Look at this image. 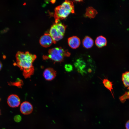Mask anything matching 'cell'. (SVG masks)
Listing matches in <instances>:
<instances>
[{"label":"cell","instance_id":"6da1fadb","mask_svg":"<svg viewBox=\"0 0 129 129\" xmlns=\"http://www.w3.org/2000/svg\"><path fill=\"white\" fill-rule=\"evenodd\" d=\"M16 62L14 65L23 71V75L25 78L30 77L34 72L33 63L36 58V55L28 51H18L16 54Z\"/></svg>","mask_w":129,"mask_h":129},{"label":"cell","instance_id":"7a4b0ae2","mask_svg":"<svg viewBox=\"0 0 129 129\" xmlns=\"http://www.w3.org/2000/svg\"><path fill=\"white\" fill-rule=\"evenodd\" d=\"M74 8L73 2L71 1L65 0L61 5L55 8L54 17L55 23L60 20L64 19L71 13H74Z\"/></svg>","mask_w":129,"mask_h":129},{"label":"cell","instance_id":"3957f363","mask_svg":"<svg viewBox=\"0 0 129 129\" xmlns=\"http://www.w3.org/2000/svg\"><path fill=\"white\" fill-rule=\"evenodd\" d=\"M70 54L67 50L61 47H56L49 50L47 56H44V59H49L55 62L62 61L65 57H69Z\"/></svg>","mask_w":129,"mask_h":129},{"label":"cell","instance_id":"277c9868","mask_svg":"<svg viewBox=\"0 0 129 129\" xmlns=\"http://www.w3.org/2000/svg\"><path fill=\"white\" fill-rule=\"evenodd\" d=\"M67 26L61 23H54L51 27L49 34L53 39L54 43L62 39L65 33Z\"/></svg>","mask_w":129,"mask_h":129},{"label":"cell","instance_id":"5b68a950","mask_svg":"<svg viewBox=\"0 0 129 129\" xmlns=\"http://www.w3.org/2000/svg\"><path fill=\"white\" fill-rule=\"evenodd\" d=\"M39 42L43 47L47 48L50 46L54 43L49 33H46L40 38Z\"/></svg>","mask_w":129,"mask_h":129},{"label":"cell","instance_id":"8992f818","mask_svg":"<svg viewBox=\"0 0 129 129\" xmlns=\"http://www.w3.org/2000/svg\"><path fill=\"white\" fill-rule=\"evenodd\" d=\"M7 103L10 107L13 108L18 107L20 103V100L17 95L12 94L9 95L7 99Z\"/></svg>","mask_w":129,"mask_h":129},{"label":"cell","instance_id":"52a82bcc","mask_svg":"<svg viewBox=\"0 0 129 129\" xmlns=\"http://www.w3.org/2000/svg\"><path fill=\"white\" fill-rule=\"evenodd\" d=\"M20 110L21 113L24 115H28L31 113L33 110L32 105L27 101H24L21 104Z\"/></svg>","mask_w":129,"mask_h":129},{"label":"cell","instance_id":"ba28073f","mask_svg":"<svg viewBox=\"0 0 129 129\" xmlns=\"http://www.w3.org/2000/svg\"><path fill=\"white\" fill-rule=\"evenodd\" d=\"M56 72L53 69L48 68L46 69L43 73V75L44 78L46 80L51 81L55 77Z\"/></svg>","mask_w":129,"mask_h":129},{"label":"cell","instance_id":"9c48e42d","mask_svg":"<svg viewBox=\"0 0 129 129\" xmlns=\"http://www.w3.org/2000/svg\"><path fill=\"white\" fill-rule=\"evenodd\" d=\"M68 42L69 46L73 49H76L79 46L80 40L76 36H73L69 38L68 39Z\"/></svg>","mask_w":129,"mask_h":129},{"label":"cell","instance_id":"30bf717a","mask_svg":"<svg viewBox=\"0 0 129 129\" xmlns=\"http://www.w3.org/2000/svg\"><path fill=\"white\" fill-rule=\"evenodd\" d=\"M107 40L104 37L100 36L98 37L95 40V44L98 48H102L106 46Z\"/></svg>","mask_w":129,"mask_h":129},{"label":"cell","instance_id":"8fae6325","mask_svg":"<svg viewBox=\"0 0 129 129\" xmlns=\"http://www.w3.org/2000/svg\"><path fill=\"white\" fill-rule=\"evenodd\" d=\"M94 41L93 40L88 36L85 37L82 41L83 47L87 49L91 48L93 45Z\"/></svg>","mask_w":129,"mask_h":129},{"label":"cell","instance_id":"7c38bea8","mask_svg":"<svg viewBox=\"0 0 129 129\" xmlns=\"http://www.w3.org/2000/svg\"><path fill=\"white\" fill-rule=\"evenodd\" d=\"M97 11L91 7H89L86 8L85 16L90 18H93L95 17L97 14Z\"/></svg>","mask_w":129,"mask_h":129},{"label":"cell","instance_id":"4fadbf2b","mask_svg":"<svg viewBox=\"0 0 129 129\" xmlns=\"http://www.w3.org/2000/svg\"><path fill=\"white\" fill-rule=\"evenodd\" d=\"M102 83L104 86L110 91L113 97L114 98L112 91L113 90L112 82L110 81L107 78H106L102 80Z\"/></svg>","mask_w":129,"mask_h":129},{"label":"cell","instance_id":"5bb4252c","mask_svg":"<svg viewBox=\"0 0 129 129\" xmlns=\"http://www.w3.org/2000/svg\"><path fill=\"white\" fill-rule=\"evenodd\" d=\"M122 79L125 86L129 89V71H126L123 74Z\"/></svg>","mask_w":129,"mask_h":129},{"label":"cell","instance_id":"9a60e30c","mask_svg":"<svg viewBox=\"0 0 129 129\" xmlns=\"http://www.w3.org/2000/svg\"><path fill=\"white\" fill-rule=\"evenodd\" d=\"M8 84L10 86H16L20 88L23 84V81L19 79L14 82H10L8 83Z\"/></svg>","mask_w":129,"mask_h":129},{"label":"cell","instance_id":"2e32d148","mask_svg":"<svg viewBox=\"0 0 129 129\" xmlns=\"http://www.w3.org/2000/svg\"><path fill=\"white\" fill-rule=\"evenodd\" d=\"M119 99L122 103H124L126 99H129V91L126 92L123 95L119 97Z\"/></svg>","mask_w":129,"mask_h":129},{"label":"cell","instance_id":"e0dca14e","mask_svg":"<svg viewBox=\"0 0 129 129\" xmlns=\"http://www.w3.org/2000/svg\"><path fill=\"white\" fill-rule=\"evenodd\" d=\"M65 70L68 72L72 71L73 70V67L72 65L70 64H65L64 66Z\"/></svg>","mask_w":129,"mask_h":129},{"label":"cell","instance_id":"ac0fdd59","mask_svg":"<svg viewBox=\"0 0 129 129\" xmlns=\"http://www.w3.org/2000/svg\"><path fill=\"white\" fill-rule=\"evenodd\" d=\"M14 119L16 122H19L21 120L22 117L20 115H17L15 116Z\"/></svg>","mask_w":129,"mask_h":129},{"label":"cell","instance_id":"d6986e66","mask_svg":"<svg viewBox=\"0 0 129 129\" xmlns=\"http://www.w3.org/2000/svg\"><path fill=\"white\" fill-rule=\"evenodd\" d=\"M125 127L126 129H129V120L126 122L125 124Z\"/></svg>","mask_w":129,"mask_h":129},{"label":"cell","instance_id":"ffe728a7","mask_svg":"<svg viewBox=\"0 0 129 129\" xmlns=\"http://www.w3.org/2000/svg\"><path fill=\"white\" fill-rule=\"evenodd\" d=\"M2 65L1 62L0 61V70L2 69Z\"/></svg>","mask_w":129,"mask_h":129},{"label":"cell","instance_id":"44dd1931","mask_svg":"<svg viewBox=\"0 0 129 129\" xmlns=\"http://www.w3.org/2000/svg\"><path fill=\"white\" fill-rule=\"evenodd\" d=\"M0 113H1V112H0Z\"/></svg>","mask_w":129,"mask_h":129}]
</instances>
